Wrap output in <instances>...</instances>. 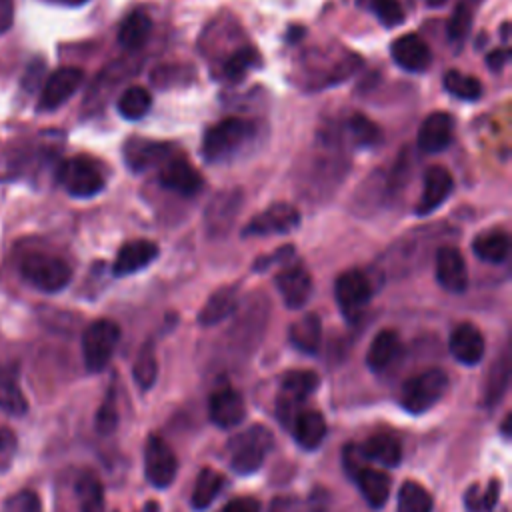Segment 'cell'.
Segmentation results:
<instances>
[{
    "label": "cell",
    "mask_w": 512,
    "mask_h": 512,
    "mask_svg": "<svg viewBox=\"0 0 512 512\" xmlns=\"http://www.w3.org/2000/svg\"><path fill=\"white\" fill-rule=\"evenodd\" d=\"M16 448H18V440L16 434L8 428L0 424V472H6L16 456Z\"/></svg>",
    "instance_id": "cell-46"
},
{
    "label": "cell",
    "mask_w": 512,
    "mask_h": 512,
    "mask_svg": "<svg viewBox=\"0 0 512 512\" xmlns=\"http://www.w3.org/2000/svg\"><path fill=\"white\" fill-rule=\"evenodd\" d=\"M334 296L342 314L348 320H356L372 296L368 276L360 270L342 272L334 282Z\"/></svg>",
    "instance_id": "cell-7"
},
{
    "label": "cell",
    "mask_w": 512,
    "mask_h": 512,
    "mask_svg": "<svg viewBox=\"0 0 512 512\" xmlns=\"http://www.w3.org/2000/svg\"><path fill=\"white\" fill-rule=\"evenodd\" d=\"M448 0H426V4L430 6V8H440V6H444Z\"/></svg>",
    "instance_id": "cell-51"
},
{
    "label": "cell",
    "mask_w": 512,
    "mask_h": 512,
    "mask_svg": "<svg viewBox=\"0 0 512 512\" xmlns=\"http://www.w3.org/2000/svg\"><path fill=\"white\" fill-rule=\"evenodd\" d=\"M150 30H152L150 16L140 10H134L132 14H128L124 18V22L118 30V42L128 50H136L148 40Z\"/></svg>",
    "instance_id": "cell-31"
},
{
    "label": "cell",
    "mask_w": 512,
    "mask_h": 512,
    "mask_svg": "<svg viewBox=\"0 0 512 512\" xmlns=\"http://www.w3.org/2000/svg\"><path fill=\"white\" fill-rule=\"evenodd\" d=\"M436 280L454 294H462L468 288V270L464 256L454 246H442L436 252Z\"/></svg>",
    "instance_id": "cell-14"
},
{
    "label": "cell",
    "mask_w": 512,
    "mask_h": 512,
    "mask_svg": "<svg viewBox=\"0 0 512 512\" xmlns=\"http://www.w3.org/2000/svg\"><path fill=\"white\" fill-rule=\"evenodd\" d=\"M508 386V364L506 360L502 364H494V370H492V376L488 380V390H486V402L488 404H494L498 402V398L502 396V392L506 390Z\"/></svg>",
    "instance_id": "cell-45"
},
{
    "label": "cell",
    "mask_w": 512,
    "mask_h": 512,
    "mask_svg": "<svg viewBox=\"0 0 512 512\" xmlns=\"http://www.w3.org/2000/svg\"><path fill=\"white\" fill-rule=\"evenodd\" d=\"M364 500L372 508H382L390 496V476L378 468L362 466L354 476Z\"/></svg>",
    "instance_id": "cell-26"
},
{
    "label": "cell",
    "mask_w": 512,
    "mask_h": 512,
    "mask_svg": "<svg viewBox=\"0 0 512 512\" xmlns=\"http://www.w3.org/2000/svg\"><path fill=\"white\" fill-rule=\"evenodd\" d=\"M168 156H170V146L164 142H154V140H144L134 136L124 144V162L134 172L160 166Z\"/></svg>",
    "instance_id": "cell-21"
},
{
    "label": "cell",
    "mask_w": 512,
    "mask_h": 512,
    "mask_svg": "<svg viewBox=\"0 0 512 512\" xmlns=\"http://www.w3.org/2000/svg\"><path fill=\"white\" fill-rule=\"evenodd\" d=\"M450 352L452 356L460 362V364H466V366H474L482 360L484 356V336L482 332L470 324V322H464V324H458L452 334H450Z\"/></svg>",
    "instance_id": "cell-22"
},
{
    "label": "cell",
    "mask_w": 512,
    "mask_h": 512,
    "mask_svg": "<svg viewBox=\"0 0 512 512\" xmlns=\"http://www.w3.org/2000/svg\"><path fill=\"white\" fill-rule=\"evenodd\" d=\"M448 376L440 368H428L408 378L400 390V404L410 414H424L446 392Z\"/></svg>",
    "instance_id": "cell-3"
},
{
    "label": "cell",
    "mask_w": 512,
    "mask_h": 512,
    "mask_svg": "<svg viewBox=\"0 0 512 512\" xmlns=\"http://www.w3.org/2000/svg\"><path fill=\"white\" fill-rule=\"evenodd\" d=\"M0 512H42V502L34 490H18L4 500Z\"/></svg>",
    "instance_id": "cell-41"
},
{
    "label": "cell",
    "mask_w": 512,
    "mask_h": 512,
    "mask_svg": "<svg viewBox=\"0 0 512 512\" xmlns=\"http://www.w3.org/2000/svg\"><path fill=\"white\" fill-rule=\"evenodd\" d=\"M258 64V52L252 46H244L238 48L232 56H228V60L224 62V76L230 82H240L246 72L250 68H254Z\"/></svg>",
    "instance_id": "cell-38"
},
{
    "label": "cell",
    "mask_w": 512,
    "mask_h": 512,
    "mask_svg": "<svg viewBox=\"0 0 512 512\" xmlns=\"http://www.w3.org/2000/svg\"><path fill=\"white\" fill-rule=\"evenodd\" d=\"M82 80H84V72L74 66H64L52 72L40 92L38 110L50 112L60 108L80 88Z\"/></svg>",
    "instance_id": "cell-13"
},
{
    "label": "cell",
    "mask_w": 512,
    "mask_h": 512,
    "mask_svg": "<svg viewBox=\"0 0 512 512\" xmlns=\"http://www.w3.org/2000/svg\"><path fill=\"white\" fill-rule=\"evenodd\" d=\"M452 188H454L452 174L444 166H430L424 174V188H422L420 202L416 206V214L418 216L432 214L452 194Z\"/></svg>",
    "instance_id": "cell-16"
},
{
    "label": "cell",
    "mask_w": 512,
    "mask_h": 512,
    "mask_svg": "<svg viewBox=\"0 0 512 512\" xmlns=\"http://www.w3.org/2000/svg\"><path fill=\"white\" fill-rule=\"evenodd\" d=\"M74 490L80 512H104V488L94 472H82L76 480Z\"/></svg>",
    "instance_id": "cell-30"
},
{
    "label": "cell",
    "mask_w": 512,
    "mask_h": 512,
    "mask_svg": "<svg viewBox=\"0 0 512 512\" xmlns=\"http://www.w3.org/2000/svg\"><path fill=\"white\" fill-rule=\"evenodd\" d=\"M288 338L290 344L294 348H298L300 352L306 354H316L320 348V340H322V324L320 318L314 312L304 314L302 318H298L290 330H288Z\"/></svg>",
    "instance_id": "cell-27"
},
{
    "label": "cell",
    "mask_w": 512,
    "mask_h": 512,
    "mask_svg": "<svg viewBox=\"0 0 512 512\" xmlns=\"http://www.w3.org/2000/svg\"><path fill=\"white\" fill-rule=\"evenodd\" d=\"M392 60L406 72H424L432 62L428 44L416 34H402L390 46Z\"/></svg>",
    "instance_id": "cell-15"
},
{
    "label": "cell",
    "mask_w": 512,
    "mask_h": 512,
    "mask_svg": "<svg viewBox=\"0 0 512 512\" xmlns=\"http://www.w3.org/2000/svg\"><path fill=\"white\" fill-rule=\"evenodd\" d=\"M256 136V126L242 118H224L212 124L202 140V154L208 162H224L238 154Z\"/></svg>",
    "instance_id": "cell-1"
},
{
    "label": "cell",
    "mask_w": 512,
    "mask_h": 512,
    "mask_svg": "<svg viewBox=\"0 0 512 512\" xmlns=\"http://www.w3.org/2000/svg\"><path fill=\"white\" fill-rule=\"evenodd\" d=\"M58 182L74 198H92L104 188L98 164L88 156H72L58 166Z\"/></svg>",
    "instance_id": "cell-5"
},
{
    "label": "cell",
    "mask_w": 512,
    "mask_h": 512,
    "mask_svg": "<svg viewBox=\"0 0 512 512\" xmlns=\"http://www.w3.org/2000/svg\"><path fill=\"white\" fill-rule=\"evenodd\" d=\"M208 414L218 428H234L244 420V400L232 388L216 390L208 400Z\"/></svg>",
    "instance_id": "cell-20"
},
{
    "label": "cell",
    "mask_w": 512,
    "mask_h": 512,
    "mask_svg": "<svg viewBox=\"0 0 512 512\" xmlns=\"http://www.w3.org/2000/svg\"><path fill=\"white\" fill-rule=\"evenodd\" d=\"M20 274L28 284L48 294L64 290L72 280V268L50 254H28L20 262Z\"/></svg>",
    "instance_id": "cell-4"
},
{
    "label": "cell",
    "mask_w": 512,
    "mask_h": 512,
    "mask_svg": "<svg viewBox=\"0 0 512 512\" xmlns=\"http://www.w3.org/2000/svg\"><path fill=\"white\" fill-rule=\"evenodd\" d=\"M222 484H224V478H222L220 472H216V470H212V468H204V470L198 474V478H196L190 504H192L196 510L208 508V506L214 502V498L218 496V492L222 490Z\"/></svg>",
    "instance_id": "cell-33"
},
{
    "label": "cell",
    "mask_w": 512,
    "mask_h": 512,
    "mask_svg": "<svg viewBox=\"0 0 512 512\" xmlns=\"http://www.w3.org/2000/svg\"><path fill=\"white\" fill-rule=\"evenodd\" d=\"M362 456L368 458V460H374V462H380L384 466H396L400 464L402 460V448H400V442L388 434V432H378L374 436H370L362 448H360Z\"/></svg>",
    "instance_id": "cell-28"
},
{
    "label": "cell",
    "mask_w": 512,
    "mask_h": 512,
    "mask_svg": "<svg viewBox=\"0 0 512 512\" xmlns=\"http://www.w3.org/2000/svg\"><path fill=\"white\" fill-rule=\"evenodd\" d=\"M158 374V364H156V354H154V346L152 342H146L140 352L138 358L134 362V380L138 382V386L142 390H148Z\"/></svg>",
    "instance_id": "cell-39"
},
{
    "label": "cell",
    "mask_w": 512,
    "mask_h": 512,
    "mask_svg": "<svg viewBox=\"0 0 512 512\" xmlns=\"http://www.w3.org/2000/svg\"><path fill=\"white\" fill-rule=\"evenodd\" d=\"M156 258H158V246L152 240H144V238L130 240L118 250L112 272L116 276H128L138 270H144Z\"/></svg>",
    "instance_id": "cell-18"
},
{
    "label": "cell",
    "mask_w": 512,
    "mask_h": 512,
    "mask_svg": "<svg viewBox=\"0 0 512 512\" xmlns=\"http://www.w3.org/2000/svg\"><path fill=\"white\" fill-rule=\"evenodd\" d=\"M120 340V328L112 320H96L82 334V356L90 372H100L110 362L116 344Z\"/></svg>",
    "instance_id": "cell-6"
},
{
    "label": "cell",
    "mask_w": 512,
    "mask_h": 512,
    "mask_svg": "<svg viewBox=\"0 0 512 512\" xmlns=\"http://www.w3.org/2000/svg\"><path fill=\"white\" fill-rule=\"evenodd\" d=\"M454 136V118L448 112H432L418 130V148L424 154L442 152Z\"/></svg>",
    "instance_id": "cell-17"
},
{
    "label": "cell",
    "mask_w": 512,
    "mask_h": 512,
    "mask_svg": "<svg viewBox=\"0 0 512 512\" xmlns=\"http://www.w3.org/2000/svg\"><path fill=\"white\" fill-rule=\"evenodd\" d=\"M118 112L122 118L126 120H138L144 114H148L150 106H152V96L146 88L142 86H130L126 88L120 98H118Z\"/></svg>",
    "instance_id": "cell-34"
},
{
    "label": "cell",
    "mask_w": 512,
    "mask_h": 512,
    "mask_svg": "<svg viewBox=\"0 0 512 512\" xmlns=\"http://www.w3.org/2000/svg\"><path fill=\"white\" fill-rule=\"evenodd\" d=\"M400 352V338L394 330H380L368 346L366 364L374 372L384 370Z\"/></svg>",
    "instance_id": "cell-29"
},
{
    "label": "cell",
    "mask_w": 512,
    "mask_h": 512,
    "mask_svg": "<svg viewBox=\"0 0 512 512\" xmlns=\"http://www.w3.org/2000/svg\"><path fill=\"white\" fill-rule=\"evenodd\" d=\"M0 410L8 416H24L28 412V400L18 384V366H0Z\"/></svg>",
    "instance_id": "cell-23"
},
{
    "label": "cell",
    "mask_w": 512,
    "mask_h": 512,
    "mask_svg": "<svg viewBox=\"0 0 512 512\" xmlns=\"http://www.w3.org/2000/svg\"><path fill=\"white\" fill-rule=\"evenodd\" d=\"M300 224V212L288 202H276L254 216L246 228L244 236H266V234H288Z\"/></svg>",
    "instance_id": "cell-10"
},
{
    "label": "cell",
    "mask_w": 512,
    "mask_h": 512,
    "mask_svg": "<svg viewBox=\"0 0 512 512\" xmlns=\"http://www.w3.org/2000/svg\"><path fill=\"white\" fill-rule=\"evenodd\" d=\"M94 424H96V430H98L100 434H110V432H114V428H116V424H118V412H116V400H114V392H112V390L108 392V396L104 398L102 406L98 408Z\"/></svg>",
    "instance_id": "cell-42"
},
{
    "label": "cell",
    "mask_w": 512,
    "mask_h": 512,
    "mask_svg": "<svg viewBox=\"0 0 512 512\" xmlns=\"http://www.w3.org/2000/svg\"><path fill=\"white\" fill-rule=\"evenodd\" d=\"M292 434L300 448L314 450L326 436V420L318 410H302L292 420Z\"/></svg>",
    "instance_id": "cell-24"
},
{
    "label": "cell",
    "mask_w": 512,
    "mask_h": 512,
    "mask_svg": "<svg viewBox=\"0 0 512 512\" xmlns=\"http://www.w3.org/2000/svg\"><path fill=\"white\" fill-rule=\"evenodd\" d=\"M222 512H260V502L252 496H242L230 500Z\"/></svg>",
    "instance_id": "cell-47"
},
{
    "label": "cell",
    "mask_w": 512,
    "mask_h": 512,
    "mask_svg": "<svg viewBox=\"0 0 512 512\" xmlns=\"http://www.w3.org/2000/svg\"><path fill=\"white\" fill-rule=\"evenodd\" d=\"M498 494H500V482L492 478L486 488H480L478 484L470 486L468 492L464 494V502L470 512H488L496 506Z\"/></svg>",
    "instance_id": "cell-37"
},
{
    "label": "cell",
    "mask_w": 512,
    "mask_h": 512,
    "mask_svg": "<svg viewBox=\"0 0 512 512\" xmlns=\"http://www.w3.org/2000/svg\"><path fill=\"white\" fill-rule=\"evenodd\" d=\"M242 208V192L238 188L220 190L208 202L204 210V226L210 236H224L232 228L238 212Z\"/></svg>",
    "instance_id": "cell-9"
},
{
    "label": "cell",
    "mask_w": 512,
    "mask_h": 512,
    "mask_svg": "<svg viewBox=\"0 0 512 512\" xmlns=\"http://www.w3.org/2000/svg\"><path fill=\"white\" fill-rule=\"evenodd\" d=\"M14 20V0H0V34L10 30Z\"/></svg>",
    "instance_id": "cell-49"
},
{
    "label": "cell",
    "mask_w": 512,
    "mask_h": 512,
    "mask_svg": "<svg viewBox=\"0 0 512 512\" xmlns=\"http://www.w3.org/2000/svg\"><path fill=\"white\" fill-rule=\"evenodd\" d=\"M442 82H444L446 92H450L458 100L472 102L482 96V84L474 76L462 74L458 70H446Z\"/></svg>",
    "instance_id": "cell-36"
},
{
    "label": "cell",
    "mask_w": 512,
    "mask_h": 512,
    "mask_svg": "<svg viewBox=\"0 0 512 512\" xmlns=\"http://www.w3.org/2000/svg\"><path fill=\"white\" fill-rule=\"evenodd\" d=\"M238 306V284H228L218 288L202 306L198 314V322L202 326H214L228 318Z\"/></svg>",
    "instance_id": "cell-25"
},
{
    "label": "cell",
    "mask_w": 512,
    "mask_h": 512,
    "mask_svg": "<svg viewBox=\"0 0 512 512\" xmlns=\"http://www.w3.org/2000/svg\"><path fill=\"white\" fill-rule=\"evenodd\" d=\"M274 444V438L270 430L262 424H254L246 428L244 432L236 434L228 442V454H230V466L238 474H252L256 472L264 458L268 456L270 448Z\"/></svg>",
    "instance_id": "cell-2"
},
{
    "label": "cell",
    "mask_w": 512,
    "mask_h": 512,
    "mask_svg": "<svg viewBox=\"0 0 512 512\" xmlns=\"http://www.w3.org/2000/svg\"><path fill=\"white\" fill-rule=\"evenodd\" d=\"M276 288L284 304L292 310L302 308L312 294V278L302 266H288L276 274Z\"/></svg>",
    "instance_id": "cell-19"
},
{
    "label": "cell",
    "mask_w": 512,
    "mask_h": 512,
    "mask_svg": "<svg viewBox=\"0 0 512 512\" xmlns=\"http://www.w3.org/2000/svg\"><path fill=\"white\" fill-rule=\"evenodd\" d=\"M158 180L164 188L182 196H194L204 186L202 174L182 156H168L160 164Z\"/></svg>",
    "instance_id": "cell-12"
},
{
    "label": "cell",
    "mask_w": 512,
    "mask_h": 512,
    "mask_svg": "<svg viewBox=\"0 0 512 512\" xmlns=\"http://www.w3.org/2000/svg\"><path fill=\"white\" fill-rule=\"evenodd\" d=\"M318 388V374L312 370H290L282 378V394L278 402V416L284 426L292 424L294 406L300 404Z\"/></svg>",
    "instance_id": "cell-11"
},
{
    "label": "cell",
    "mask_w": 512,
    "mask_h": 512,
    "mask_svg": "<svg viewBox=\"0 0 512 512\" xmlns=\"http://www.w3.org/2000/svg\"><path fill=\"white\" fill-rule=\"evenodd\" d=\"M474 254L490 264H502L510 252V238L504 232H486L474 238Z\"/></svg>",
    "instance_id": "cell-32"
},
{
    "label": "cell",
    "mask_w": 512,
    "mask_h": 512,
    "mask_svg": "<svg viewBox=\"0 0 512 512\" xmlns=\"http://www.w3.org/2000/svg\"><path fill=\"white\" fill-rule=\"evenodd\" d=\"M350 126V132H352V138L356 140V144L360 146H374L380 142L382 134H380V128L370 120L366 118L364 114H354L348 122Z\"/></svg>",
    "instance_id": "cell-40"
},
{
    "label": "cell",
    "mask_w": 512,
    "mask_h": 512,
    "mask_svg": "<svg viewBox=\"0 0 512 512\" xmlns=\"http://www.w3.org/2000/svg\"><path fill=\"white\" fill-rule=\"evenodd\" d=\"M470 24H472V10L468 4L460 2L456 6V10L452 12L450 16V22H448V36L450 40H460L468 34L470 30Z\"/></svg>",
    "instance_id": "cell-44"
},
{
    "label": "cell",
    "mask_w": 512,
    "mask_h": 512,
    "mask_svg": "<svg viewBox=\"0 0 512 512\" xmlns=\"http://www.w3.org/2000/svg\"><path fill=\"white\" fill-rule=\"evenodd\" d=\"M432 496L418 482H404L398 492V512H432Z\"/></svg>",
    "instance_id": "cell-35"
},
{
    "label": "cell",
    "mask_w": 512,
    "mask_h": 512,
    "mask_svg": "<svg viewBox=\"0 0 512 512\" xmlns=\"http://www.w3.org/2000/svg\"><path fill=\"white\" fill-rule=\"evenodd\" d=\"M508 60H510V52H508V48H496V50H492V52L488 54L486 64H488V68H490V70L500 72V70L506 66V62H508Z\"/></svg>",
    "instance_id": "cell-48"
},
{
    "label": "cell",
    "mask_w": 512,
    "mask_h": 512,
    "mask_svg": "<svg viewBox=\"0 0 512 512\" xmlns=\"http://www.w3.org/2000/svg\"><path fill=\"white\" fill-rule=\"evenodd\" d=\"M178 472V460L172 448L160 436H150L144 446V474L148 482L156 488H166L172 484Z\"/></svg>",
    "instance_id": "cell-8"
},
{
    "label": "cell",
    "mask_w": 512,
    "mask_h": 512,
    "mask_svg": "<svg viewBox=\"0 0 512 512\" xmlns=\"http://www.w3.org/2000/svg\"><path fill=\"white\" fill-rule=\"evenodd\" d=\"M372 10L388 28H394L404 20V10L398 0H372Z\"/></svg>",
    "instance_id": "cell-43"
},
{
    "label": "cell",
    "mask_w": 512,
    "mask_h": 512,
    "mask_svg": "<svg viewBox=\"0 0 512 512\" xmlns=\"http://www.w3.org/2000/svg\"><path fill=\"white\" fill-rule=\"evenodd\" d=\"M52 2L62 4V6H80V4H84V2H88V0H52Z\"/></svg>",
    "instance_id": "cell-50"
}]
</instances>
